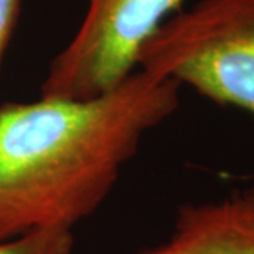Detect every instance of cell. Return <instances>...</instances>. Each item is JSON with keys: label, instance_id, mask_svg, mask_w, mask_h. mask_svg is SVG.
<instances>
[{"label": "cell", "instance_id": "obj_3", "mask_svg": "<svg viewBox=\"0 0 254 254\" xmlns=\"http://www.w3.org/2000/svg\"><path fill=\"white\" fill-rule=\"evenodd\" d=\"M184 0H88L79 27L50 63L41 96L89 99L137 71L140 50Z\"/></svg>", "mask_w": 254, "mask_h": 254}, {"label": "cell", "instance_id": "obj_4", "mask_svg": "<svg viewBox=\"0 0 254 254\" xmlns=\"http://www.w3.org/2000/svg\"><path fill=\"white\" fill-rule=\"evenodd\" d=\"M136 254H254V188L184 205L171 236Z\"/></svg>", "mask_w": 254, "mask_h": 254}, {"label": "cell", "instance_id": "obj_5", "mask_svg": "<svg viewBox=\"0 0 254 254\" xmlns=\"http://www.w3.org/2000/svg\"><path fill=\"white\" fill-rule=\"evenodd\" d=\"M71 230L47 229L0 242V254H71L73 250Z\"/></svg>", "mask_w": 254, "mask_h": 254}, {"label": "cell", "instance_id": "obj_6", "mask_svg": "<svg viewBox=\"0 0 254 254\" xmlns=\"http://www.w3.org/2000/svg\"><path fill=\"white\" fill-rule=\"evenodd\" d=\"M21 0H0V68L17 24Z\"/></svg>", "mask_w": 254, "mask_h": 254}, {"label": "cell", "instance_id": "obj_2", "mask_svg": "<svg viewBox=\"0 0 254 254\" xmlns=\"http://www.w3.org/2000/svg\"><path fill=\"white\" fill-rule=\"evenodd\" d=\"M137 69L254 116V0H199L180 10L147 40Z\"/></svg>", "mask_w": 254, "mask_h": 254}, {"label": "cell", "instance_id": "obj_1", "mask_svg": "<svg viewBox=\"0 0 254 254\" xmlns=\"http://www.w3.org/2000/svg\"><path fill=\"white\" fill-rule=\"evenodd\" d=\"M180 88L137 69L89 99L0 106V242L72 232L93 215L144 137L175 113Z\"/></svg>", "mask_w": 254, "mask_h": 254}]
</instances>
